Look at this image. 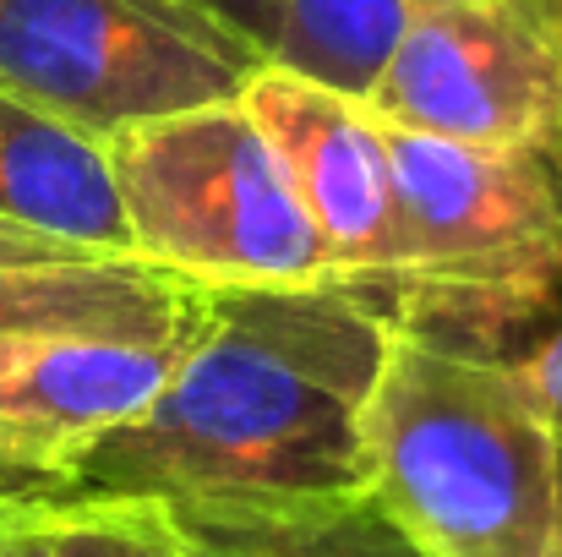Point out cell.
Masks as SVG:
<instances>
[{
  "label": "cell",
  "instance_id": "6da1fadb",
  "mask_svg": "<svg viewBox=\"0 0 562 557\" xmlns=\"http://www.w3.org/2000/svg\"><path fill=\"white\" fill-rule=\"evenodd\" d=\"M387 318L339 285L196 290L165 388L44 498L273 514L367 498L361 410Z\"/></svg>",
  "mask_w": 562,
  "mask_h": 557
},
{
  "label": "cell",
  "instance_id": "7a4b0ae2",
  "mask_svg": "<svg viewBox=\"0 0 562 557\" xmlns=\"http://www.w3.org/2000/svg\"><path fill=\"white\" fill-rule=\"evenodd\" d=\"M361 443L376 509L426 557H558L562 443L514 356L387 328Z\"/></svg>",
  "mask_w": 562,
  "mask_h": 557
},
{
  "label": "cell",
  "instance_id": "3957f363",
  "mask_svg": "<svg viewBox=\"0 0 562 557\" xmlns=\"http://www.w3.org/2000/svg\"><path fill=\"white\" fill-rule=\"evenodd\" d=\"M398 181L387 323L448 350L519 356L562 307V143L470 148L382 121Z\"/></svg>",
  "mask_w": 562,
  "mask_h": 557
},
{
  "label": "cell",
  "instance_id": "277c9868",
  "mask_svg": "<svg viewBox=\"0 0 562 557\" xmlns=\"http://www.w3.org/2000/svg\"><path fill=\"white\" fill-rule=\"evenodd\" d=\"M132 257L196 290L334 285L323 241L240 99L110 137Z\"/></svg>",
  "mask_w": 562,
  "mask_h": 557
},
{
  "label": "cell",
  "instance_id": "5b68a950",
  "mask_svg": "<svg viewBox=\"0 0 562 557\" xmlns=\"http://www.w3.org/2000/svg\"><path fill=\"white\" fill-rule=\"evenodd\" d=\"M262 66L213 0H0V93L93 137L229 104Z\"/></svg>",
  "mask_w": 562,
  "mask_h": 557
},
{
  "label": "cell",
  "instance_id": "8992f818",
  "mask_svg": "<svg viewBox=\"0 0 562 557\" xmlns=\"http://www.w3.org/2000/svg\"><path fill=\"white\" fill-rule=\"evenodd\" d=\"M367 110L470 148L562 143V0H415Z\"/></svg>",
  "mask_w": 562,
  "mask_h": 557
},
{
  "label": "cell",
  "instance_id": "52a82bcc",
  "mask_svg": "<svg viewBox=\"0 0 562 557\" xmlns=\"http://www.w3.org/2000/svg\"><path fill=\"white\" fill-rule=\"evenodd\" d=\"M240 104L262 126L295 186L323 241L328 279L356 301H367L376 318H387L404 224H398V181L382 143V121L367 104L301 82L279 66H262L240 88Z\"/></svg>",
  "mask_w": 562,
  "mask_h": 557
},
{
  "label": "cell",
  "instance_id": "ba28073f",
  "mask_svg": "<svg viewBox=\"0 0 562 557\" xmlns=\"http://www.w3.org/2000/svg\"><path fill=\"white\" fill-rule=\"evenodd\" d=\"M181 334L187 323L165 339H38L0 377V503L55 498L165 388Z\"/></svg>",
  "mask_w": 562,
  "mask_h": 557
},
{
  "label": "cell",
  "instance_id": "9c48e42d",
  "mask_svg": "<svg viewBox=\"0 0 562 557\" xmlns=\"http://www.w3.org/2000/svg\"><path fill=\"white\" fill-rule=\"evenodd\" d=\"M0 219L93 257H132L110 137L0 93Z\"/></svg>",
  "mask_w": 562,
  "mask_h": 557
},
{
  "label": "cell",
  "instance_id": "30bf717a",
  "mask_svg": "<svg viewBox=\"0 0 562 557\" xmlns=\"http://www.w3.org/2000/svg\"><path fill=\"white\" fill-rule=\"evenodd\" d=\"M415 0H279L268 66L367 104L382 82Z\"/></svg>",
  "mask_w": 562,
  "mask_h": 557
},
{
  "label": "cell",
  "instance_id": "8fae6325",
  "mask_svg": "<svg viewBox=\"0 0 562 557\" xmlns=\"http://www.w3.org/2000/svg\"><path fill=\"white\" fill-rule=\"evenodd\" d=\"M207 557H426L376 498H334L273 514H170Z\"/></svg>",
  "mask_w": 562,
  "mask_h": 557
},
{
  "label": "cell",
  "instance_id": "7c38bea8",
  "mask_svg": "<svg viewBox=\"0 0 562 557\" xmlns=\"http://www.w3.org/2000/svg\"><path fill=\"white\" fill-rule=\"evenodd\" d=\"M44 520L55 557H176V536L165 509L115 503V498H60L22 503Z\"/></svg>",
  "mask_w": 562,
  "mask_h": 557
},
{
  "label": "cell",
  "instance_id": "4fadbf2b",
  "mask_svg": "<svg viewBox=\"0 0 562 557\" xmlns=\"http://www.w3.org/2000/svg\"><path fill=\"white\" fill-rule=\"evenodd\" d=\"M514 367H519L530 399L541 404V415L552 421V432H558V443H562V318L536 345H525V350L514 356Z\"/></svg>",
  "mask_w": 562,
  "mask_h": 557
},
{
  "label": "cell",
  "instance_id": "5bb4252c",
  "mask_svg": "<svg viewBox=\"0 0 562 557\" xmlns=\"http://www.w3.org/2000/svg\"><path fill=\"white\" fill-rule=\"evenodd\" d=\"M77 257H93V252H71L60 241H44L22 224H5L0 219V268H22V263H77Z\"/></svg>",
  "mask_w": 562,
  "mask_h": 557
},
{
  "label": "cell",
  "instance_id": "9a60e30c",
  "mask_svg": "<svg viewBox=\"0 0 562 557\" xmlns=\"http://www.w3.org/2000/svg\"><path fill=\"white\" fill-rule=\"evenodd\" d=\"M0 557H55L49 553V531L33 509L0 503Z\"/></svg>",
  "mask_w": 562,
  "mask_h": 557
},
{
  "label": "cell",
  "instance_id": "2e32d148",
  "mask_svg": "<svg viewBox=\"0 0 562 557\" xmlns=\"http://www.w3.org/2000/svg\"><path fill=\"white\" fill-rule=\"evenodd\" d=\"M229 22H240L257 44H262V55H268V33H273V11H279V0H213Z\"/></svg>",
  "mask_w": 562,
  "mask_h": 557
},
{
  "label": "cell",
  "instance_id": "e0dca14e",
  "mask_svg": "<svg viewBox=\"0 0 562 557\" xmlns=\"http://www.w3.org/2000/svg\"><path fill=\"white\" fill-rule=\"evenodd\" d=\"M165 520H170V514H165ZM170 536H176V557H207L202 547H196V542H187V536H181L176 525H170Z\"/></svg>",
  "mask_w": 562,
  "mask_h": 557
},
{
  "label": "cell",
  "instance_id": "ac0fdd59",
  "mask_svg": "<svg viewBox=\"0 0 562 557\" xmlns=\"http://www.w3.org/2000/svg\"><path fill=\"white\" fill-rule=\"evenodd\" d=\"M558 557H562V536H558Z\"/></svg>",
  "mask_w": 562,
  "mask_h": 557
}]
</instances>
